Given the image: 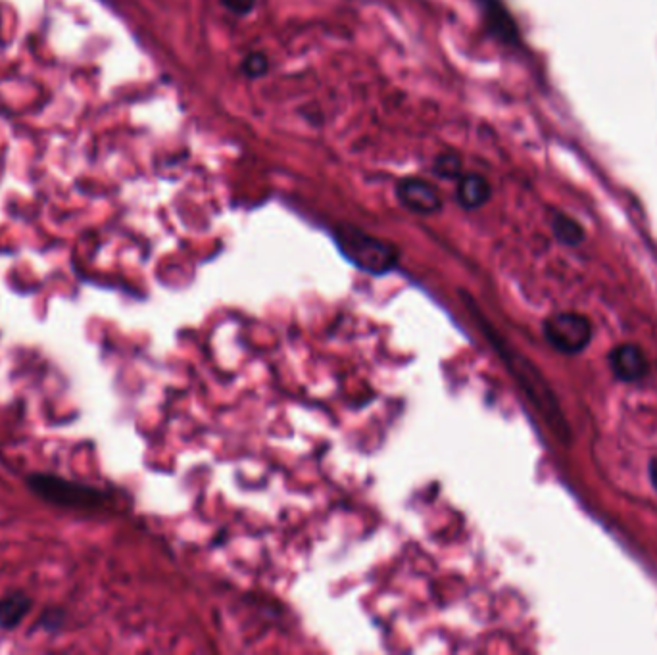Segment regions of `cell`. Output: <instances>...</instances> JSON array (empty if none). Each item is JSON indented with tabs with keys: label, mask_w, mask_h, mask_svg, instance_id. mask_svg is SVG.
<instances>
[{
	"label": "cell",
	"mask_w": 657,
	"mask_h": 655,
	"mask_svg": "<svg viewBox=\"0 0 657 655\" xmlns=\"http://www.w3.org/2000/svg\"><path fill=\"white\" fill-rule=\"evenodd\" d=\"M31 604H33L31 598L25 596L24 592H16V594L2 598L0 600V629H4V631L16 629L24 621L25 615L29 613Z\"/></svg>",
	"instance_id": "obj_9"
},
{
	"label": "cell",
	"mask_w": 657,
	"mask_h": 655,
	"mask_svg": "<svg viewBox=\"0 0 657 655\" xmlns=\"http://www.w3.org/2000/svg\"><path fill=\"white\" fill-rule=\"evenodd\" d=\"M552 229H554V235L558 237V241L563 244L577 246V244L583 243V227L575 219L569 218L565 214H556V218L552 221Z\"/></svg>",
	"instance_id": "obj_10"
},
{
	"label": "cell",
	"mask_w": 657,
	"mask_h": 655,
	"mask_svg": "<svg viewBox=\"0 0 657 655\" xmlns=\"http://www.w3.org/2000/svg\"><path fill=\"white\" fill-rule=\"evenodd\" d=\"M465 304L473 310V316L477 319V323L481 325V329L485 331L487 339L492 342V346L496 348V352L500 354L504 364L508 365V369L513 373L519 387L525 390L527 398L535 404L536 410L546 419L548 427L554 431V435L560 438L561 442H567L571 438L569 425H567V421L561 413L560 404H558L554 392L550 390L548 383L540 375V371L523 354L515 352L510 344L488 325L483 316L473 308V302L469 298H465Z\"/></svg>",
	"instance_id": "obj_1"
},
{
	"label": "cell",
	"mask_w": 657,
	"mask_h": 655,
	"mask_svg": "<svg viewBox=\"0 0 657 655\" xmlns=\"http://www.w3.org/2000/svg\"><path fill=\"white\" fill-rule=\"evenodd\" d=\"M398 202L417 216H435L442 210V196L421 177H404L396 185Z\"/></svg>",
	"instance_id": "obj_5"
},
{
	"label": "cell",
	"mask_w": 657,
	"mask_h": 655,
	"mask_svg": "<svg viewBox=\"0 0 657 655\" xmlns=\"http://www.w3.org/2000/svg\"><path fill=\"white\" fill-rule=\"evenodd\" d=\"M492 196V187L485 175L479 173H463L458 179L456 200L465 210H477L485 206Z\"/></svg>",
	"instance_id": "obj_7"
},
{
	"label": "cell",
	"mask_w": 657,
	"mask_h": 655,
	"mask_svg": "<svg viewBox=\"0 0 657 655\" xmlns=\"http://www.w3.org/2000/svg\"><path fill=\"white\" fill-rule=\"evenodd\" d=\"M221 4H223L229 12H233V14H237V16H246V14H250V12L254 10L256 0H221Z\"/></svg>",
	"instance_id": "obj_13"
},
{
	"label": "cell",
	"mask_w": 657,
	"mask_h": 655,
	"mask_svg": "<svg viewBox=\"0 0 657 655\" xmlns=\"http://www.w3.org/2000/svg\"><path fill=\"white\" fill-rule=\"evenodd\" d=\"M29 488L43 500L62 508H97L104 502V492L87 485L72 483L54 475H31Z\"/></svg>",
	"instance_id": "obj_3"
},
{
	"label": "cell",
	"mask_w": 657,
	"mask_h": 655,
	"mask_svg": "<svg viewBox=\"0 0 657 655\" xmlns=\"http://www.w3.org/2000/svg\"><path fill=\"white\" fill-rule=\"evenodd\" d=\"M433 173L440 179H460L463 175L462 158L454 152L440 154L433 164Z\"/></svg>",
	"instance_id": "obj_11"
},
{
	"label": "cell",
	"mask_w": 657,
	"mask_h": 655,
	"mask_svg": "<svg viewBox=\"0 0 657 655\" xmlns=\"http://www.w3.org/2000/svg\"><path fill=\"white\" fill-rule=\"evenodd\" d=\"M613 375L623 383H636L648 375V358L638 344H619L609 352Z\"/></svg>",
	"instance_id": "obj_6"
},
{
	"label": "cell",
	"mask_w": 657,
	"mask_h": 655,
	"mask_svg": "<svg viewBox=\"0 0 657 655\" xmlns=\"http://www.w3.org/2000/svg\"><path fill=\"white\" fill-rule=\"evenodd\" d=\"M592 323L577 312H561L544 321V337L561 354H581L592 340Z\"/></svg>",
	"instance_id": "obj_4"
},
{
	"label": "cell",
	"mask_w": 657,
	"mask_h": 655,
	"mask_svg": "<svg viewBox=\"0 0 657 655\" xmlns=\"http://www.w3.org/2000/svg\"><path fill=\"white\" fill-rule=\"evenodd\" d=\"M333 241L341 250L342 256L358 269L371 275H385L398 264V248L394 244L381 241L364 229L354 225H339L333 229Z\"/></svg>",
	"instance_id": "obj_2"
},
{
	"label": "cell",
	"mask_w": 657,
	"mask_h": 655,
	"mask_svg": "<svg viewBox=\"0 0 657 655\" xmlns=\"http://www.w3.org/2000/svg\"><path fill=\"white\" fill-rule=\"evenodd\" d=\"M268 66V58L264 52H250L243 60V73L250 79H256L268 72Z\"/></svg>",
	"instance_id": "obj_12"
},
{
	"label": "cell",
	"mask_w": 657,
	"mask_h": 655,
	"mask_svg": "<svg viewBox=\"0 0 657 655\" xmlns=\"http://www.w3.org/2000/svg\"><path fill=\"white\" fill-rule=\"evenodd\" d=\"M650 479H652V485L656 486L657 490V460L650 461Z\"/></svg>",
	"instance_id": "obj_14"
},
{
	"label": "cell",
	"mask_w": 657,
	"mask_h": 655,
	"mask_svg": "<svg viewBox=\"0 0 657 655\" xmlns=\"http://www.w3.org/2000/svg\"><path fill=\"white\" fill-rule=\"evenodd\" d=\"M485 16L487 27L504 43L517 41V27L511 20L510 12L504 8L502 0H477Z\"/></svg>",
	"instance_id": "obj_8"
}]
</instances>
